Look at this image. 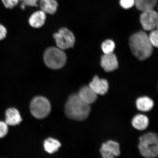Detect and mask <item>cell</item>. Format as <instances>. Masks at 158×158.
I'll list each match as a JSON object with an SVG mask.
<instances>
[{
	"mask_svg": "<svg viewBox=\"0 0 158 158\" xmlns=\"http://www.w3.org/2000/svg\"><path fill=\"white\" fill-rule=\"evenodd\" d=\"M89 86L97 94L104 95L108 92L109 84L107 81L95 76L90 83Z\"/></svg>",
	"mask_w": 158,
	"mask_h": 158,
	"instance_id": "9",
	"label": "cell"
},
{
	"mask_svg": "<svg viewBox=\"0 0 158 158\" xmlns=\"http://www.w3.org/2000/svg\"><path fill=\"white\" fill-rule=\"evenodd\" d=\"M138 145L140 153L147 158H155L158 155V138L157 134L148 133L139 138Z\"/></svg>",
	"mask_w": 158,
	"mask_h": 158,
	"instance_id": "3",
	"label": "cell"
},
{
	"mask_svg": "<svg viewBox=\"0 0 158 158\" xmlns=\"http://www.w3.org/2000/svg\"><path fill=\"white\" fill-rule=\"evenodd\" d=\"M103 158H114L120 155V145L117 142L109 140L102 144L100 149Z\"/></svg>",
	"mask_w": 158,
	"mask_h": 158,
	"instance_id": "8",
	"label": "cell"
},
{
	"mask_svg": "<svg viewBox=\"0 0 158 158\" xmlns=\"http://www.w3.org/2000/svg\"><path fill=\"white\" fill-rule=\"evenodd\" d=\"M39 6L45 13L53 15L56 12L58 5L56 0H40Z\"/></svg>",
	"mask_w": 158,
	"mask_h": 158,
	"instance_id": "14",
	"label": "cell"
},
{
	"mask_svg": "<svg viewBox=\"0 0 158 158\" xmlns=\"http://www.w3.org/2000/svg\"><path fill=\"white\" fill-rule=\"evenodd\" d=\"M43 59L47 67L56 70L64 66L66 62L67 56L64 50L57 47H52L45 51Z\"/></svg>",
	"mask_w": 158,
	"mask_h": 158,
	"instance_id": "4",
	"label": "cell"
},
{
	"mask_svg": "<svg viewBox=\"0 0 158 158\" xmlns=\"http://www.w3.org/2000/svg\"><path fill=\"white\" fill-rule=\"evenodd\" d=\"M44 146L47 152L52 154L58 151L60 147L61 144L58 140L54 138H47L44 142Z\"/></svg>",
	"mask_w": 158,
	"mask_h": 158,
	"instance_id": "17",
	"label": "cell"
},
{
	"mask_svg": "<svg viewBox=\"0 0 158 158\" xmlns=\"http://www.w3.org/2000/svg\"><path fill=\"white\" fill-rule=\"evenodd\" d=\"M130 49L134 56L143 60L151 56L153 46L149 40L147 33L143 31L134 33L130 37Z\"/></svg>",
	"mask_w": 158,
	"mask_h": 158,
	"instance_id": "1",
	"label": "cell"
},
{
	"mask_svg": "<svg viewBox=\"0 0 158 158\" xmlns=\"http://www.w3.org/2000/svg\"><path fill=\"white\" fill-rule=\"evenodd\" d=\"M7 30L3 25L0 24V40L4 39L6 36Z\"/></svg>",
	"mask_w": 158,
	"mask_h": 158,
	"instance_id": "25",
	"label": "cell"
},
{
	"mask_svg": "<svg viewBox=\"0 0 158 158\" xmlns=\"http://www.w3.org/2000/svg\"><path fill=\"white\" fill-rule=\"evenodd\" d=\"M78 94L84 102L89 105L94 103L98 98V94L89 86L82 87Z\"/></svg>",
	"mask_w": 158,
	"mask_h": 158,
	"instance_id": "11",
	"label": "cell"
},
{
	"mask_svg": "<svg viewBox=\"0 0 158 158\" xmlns=\"http://www.w3.org/2000/svg\"><path fill=\"white\" fill-rule=\"evenodd\" d=\"M51 106L47 98L42 96L35 98L30 104L31 112L34 117L39 119L44 118L50 113Z\"/></svg>",
	"mask_w": 158,
	"mask_h": 158,
	"instance_id": "5",
	"label": "cell"
},
{
	"mask_svg": "<svg viewBox=\"0 0 158 158\" xmlns=\"http://www.w3.org/2000/svg\"><path fill=\"white\" fill-rule=\"evenodd\" d=\"M21 121L20 114L17 109L9 108L6 110L5 122L8 125L15 126L19 124Z\"/></svg>",
	"mask_w": 158,
	"mask_h": 158,
	"instance_id": "12",
	"label": "cell"
},
{
	"mask_svg": "<svg viewBox=\"0 0 158 158\" xmlns=\"http://www.w3.org/2000/svg\"><path fill=\"white\" fill-rule=\"evenodd\" d=\"M19 1H23V0H19Z\"/></svg>",
	"mask_w": 158,
	"mask_h": 158,
	"instance_id": "26",
	"label": "cell"
},
{
	"mask_svg": "<svg viewBox=\"0 0 158 158\" xmlns=\"http://www.w3.org/2000/svg\"><path fill=\"white\" fill-rule=\"evenodd\" d=\"M149 37V40L153 47H157L158 44V32L157 29L151 31Z\"/></svg>",
	"mask_w": 158,
	"mask_h": 158,
	"instance_id": "20",
	"label": "cell"
},
{
	"mask_svg": "<svg viewBox=\"0 0 158 158\" xmlns=\"http://www.w3.org/2000/svg\"><path fill=\"white\" fill-rule=\"evenodd\" d=\"M90 105L83 101L78 94H73L69 97L65 104V112L70 119L82 121L86 119L89 114Z\"/></svg>",
	"mask_w": 158,
	"mask_h": 158,
	"instance_id": "2",
	"label": "cell"
},
{
	"mask_svg": "<svg viewBox=\"0 0 158 158\" xmlns=\"http://www.w3.org/2000/svg\"><path fill=\"white\" fill-rule=\"evenodd\" d=\"M157 0H134L136 7L142 11L152 9L155 7Z\"/></svg>",
	"mask_w": 158,
	"mask_h": 158,
	"instance_id": "18",
	"label": "cell"
},
{
	"mask_svg": "<svg viewBox=\"0 0 158 158\" xmlns=\"http://www.w3.org/2000/svg\"><path fill=\"white\" fill-rule=\"evenodd\" d=\"M8 132V125L6 122L0 120V139L6 135Z\"/></svg>",
	"mask_w": 158,
	"mask_h": 158,
	"instance_id": "21",
	"label": "cell"
},
{
	"mask_svg": "<svg viewBox=\"0 0 158 158\" xmlns=\"http://www.w3.org/2000/svg\"><path fill=\"white\" fill-rule=\"evenodd\" d=\"M101 47L104 54H110L113 53L115 45L113 41L107 40L102 43Z\"/></svg>",
	"mask_w": 158,
	"mask_h": 158,
	"instance_id": "19",
	"label": "cell"
},
{
	"mask_svg": "<svg viewBox=\"0 0 158 158\" xmlns=\"http://www.w3.org/2000/svg\"><path fill=\"white\" fill-rule=\"evenodd\" d=\"M101 65L106 72H112L118 69V62L115 54L114 53L104 54L101 60Z\"/></svg>",
	"mask_w": 158,
	"mask_h": 158,
	"instance_id": "10",
	"label": "cell"
},
{
	"mask_svg": "<svg viewBox=\"0 0 158 158\" xmlns=\"http://www.w3.org/2000/svg\"><path fill=\"white\" fill-rule=\"evenodd\" d=\"M46 19V13L41 10L35 12L31 16L29 23L31 27L39 28L44 25Z\"/></svg>",
	"mask_w": 158,
	"mask_h": 158,
	"instance_id": "13",
	"label": "cell"
},
{
	"mask_svg": "<svg viewBox=\"0 0 158 158\" xmlns=\"http://www.w3.org/2000/svg\"><path fill=\"white\" fill-rule=\"evenodd\" d=\"M132 124L135 129L142 131L147 128L149 120L147 116L143 114H138L132 119Z\"/></svg>",
	"mask_w": 158,
	"mask_h": 158,
	"instance_id": "16",
	"label": "cell"
},
{
	"mask_svg": "<svg viewBox=\"0 0 158 158\" xmlns=\"http://www.w3.org/2000/svg\"><path fill=\"white\" fill-rule=\"evenodd\" d=\"M120 3L124 9H129L135 4L134 0H120Z\"/></svg>",
	"mask_w": 158,
	"mask_h": 158,
	"instance_id": "22",
	"label": "cell"
},
{
	"mask_svg": "<svg viewBox=\"0 0 158 158\" xmlns=\"http://www.w3.org/2000/svg\"><path fill=\"white\" fill-rule=\"evenodd\" d=\"M39 0H23V3L22 5V7L24 9L25 6H37Z\"/></svg>",
	"mask_w": 158,
	"mask_h": 158,
	"instance_id": "24",
	"label": "cell"
},
{
	"mask_svg": "<svg viewBox=\"0 0 158 158\" xmlns=\"http://www.w3.org/2000/svg\"><path fill=\"white\" fill-rule=\"evenodd\" d=\"M136 106L140 111L148 112L153 108L154 103L152 100L147 96L142 97L136 101Z\"/></svg>",
	"mask_w": 158,
	"mask_h": 158,
	"instance_id": "15",
	"label": "cell"
},
{
	"mask_svg": "<svg viewBox=\"0 0 158 158\" xmlns=\"http://www.w3.org/2000/svg\"><path fill=\"white\" fill-rule=\"evenodd\" d=\"M53 37L57 47L63 50L73 47L76 41L73 33L66 27L59 29L53 35Z\"/></svg>",
	"mask_w": 158,
	"mask_h": 158,
	"instance_id": "6",
	"label": "cell"
},
{
	"mask_svg": "<svg viewBox=\"0 0 158 158\" xmlns=\"http://www.w3.org/2000/svg\"><path fill=\"white\" fill-rule=\"evenodd\" d=\"M140 21L145 31H151L157 27L158 14L153 9L143 11L140 16Z\"/></svg>",
	"mask_w": 158,
	"mask_h": 158,
	"instance_id": "7",
	"label": "cell"
},
{
	"mask_svg": "<svg viewBox=\"0 0 158 158\" xmlns=\"http://www.w3.org/2000/svg\"><path fill=\"white\" fill-rule=\"evenodd\" d=\"M5 6L8 9H12L17 5L19 0H2Z\"/></svg>",
	"mask_w": 158,
	"mask_h": 158,
	"instance_id": "23",
	"label": "cell"
}]
</instances>
